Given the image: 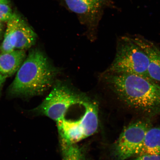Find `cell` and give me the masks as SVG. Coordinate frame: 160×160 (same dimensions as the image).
<instances>
[{
	"mask_svg": "<svg viewBox=\"0 0 160 160\" xmlns=\"http://www.w3.org/2000/svg\"><path fill=\"white\" fill-rule=\"evenodd\" d=\"M106 79L128 110L149 118L160 115V85L157 82L125 73H107Z\"/></svg>",
	"mask_w": 160,
	"mask_h": 160,
	"instance_id": "obj_1",
	"label": "cell"
},
{
	"mask_svg": "<svg viewBox=\"0 0 160 160\" xmlns=\"http://www.w3.org/2000/svg\"><path fill=\"white\" fill-rule=\"evenodd\" d=\"M58 72L42 52L32 49L10 86L9 93L17 97L42 94L52 85Z\"/></svg>",
	"mask_w": 160,
	"mask_h": 160,
	"instance_id": "obj_2",
	"label": "cell"
},
{
	"mask_svg": "<svg viewBox=\"0 0 160 160\" xmlns=\"http://www.w3.org/2000/svg\"><path fill=\"white\" fill-rule=\"evenodd\" d=\"M147 54L131 36L123 37L118 43L114 60L107 73L129 74L150 79Z\"/></svg>",
	"mask_w": 160,
	"mask_h": 160,
	"instance_id": "obj_3",
	"label": "cell"
},
{
	"mask_svg": "<svg viewBox=\"0 0 160 160\" xmlns=\"http://www.w3.org/2000/svg\"><path fill=\"white\" fill-rule=\"evenodd\" d=\"M88 99L85 96L78 93L65 84L58 82L41 104L32 112L57 122L65 118V114L71 106L82 105Z\"/></svg>",
	"mask_w": 160,
	"mask_h": 160,
	"instance_id": "obj_4",
	"label": "cell"
},
{
	"mask_svg": "<svg viewBox=\"0 0 160 160\" xmlns=\"http://www.w3.org/2000/svg\"><path fill=\"white\" fill-rule=\"evenodd\" d=\"M149 118L142 117L125 127L112 148L115 160H127L135 157L143 143L146 133L152 127Z\"/></svg>",
	"mask_w": 160,
	"mask_h": 160,
	"instance_id": "obj_5",
	"label": "cell"
},
{
	"mask_svg": "<svg viewBox=\"0 0 160 160\" xmlns=\"http://www.w3.org/2000/svg\"><path fill=\"white\" fill-rule=\"evenodd\" d=\"M132 37L147 54L149 60L148 77L153 81L160 82V49L152 42L141 36Z\"/></svg>",
	"mask_w": 160,
	"mask_h": 160,
	"instance_id": "obj_6",
	"label": "cell"
},
{
	"mask_svg": "<svg viewBox=\"0 0 160 160\" xmlns=\"http://www.w3.org/2000/svg\"><path fill=\"white\" fill-rule=\"evenodd\" d=\"M25 50H14L0 53V72L8 77L17 72L26 58Z\"/></svg>",
	"mask_w": 160,
	"mask_h": 160,
	"instance_id": "obj_7",
	"label": "cell"
},
{
	"mask_svg": "<svg viewBox=\"0 0 160 160\" xmlns=\"http://www.w3.org/2000/svg\"><path fill=\"white\" fill-rule=\"evenodd\" d=\"M57 123L61 142L74 144L85 138L79 120L72 121L64 118Z\"/></svg>",
	"mask_w": 160,
	"mask_h": 160,
	"instance_id": "obj_8",
	"label": "cell"
},
{
	"mask_svg": "<svg viewBox=\"0 0 160 160\" xmlns=\"http://www.w3.org/2000/svg\"><path fill=\"white\" fill-rule=\"evenodd\" d=\"M85 108L84 114L79 121L85 138L95 133L98 127V109L95 102L88 99L82 105Z\"/></svg>",
	"mask_w": 160,
	"mask_h": 160,
	"instance_id": "obj_9",
	"label": "cell"
},
{
	"mask_svg": "<svg viewBox=\"0 0 160 160\" xmlns=\"http://www.w3.org/2000/svg\"><path fill=\"white\" fill-rule=\"evenodd\" d=\"M15 49L25 50L35 45L37 35L31 27L19 15L16 30Z\"/></svg>",
	"mask_w": 160,
	"mask_h": 160,
	"instance_id": "obj_10",
	"label": "cell"
},
{
	"mask_svg": "<svg viewBox=\"0 0 160 160\" xmlns=\"http://www.w3.org/2000/svg\"><path fill=\"white\" fill-rule=\"evenodd\" d=\"M145 154L160 155V125L152 126L148 130L142 144L135 157Z\"/></svg>",
	"mask_w": 160,
	"mask_h": 160,
	"instance_id": "obj_11",
	"label": "cell"
},
{
	"mask_svg": "<svg viewBox=\"0 0 160 160\" xmlns=\"http://www.w3.org/2000/svg\"><path fill=\"white\" fill-rule=\"evenodd\" d=\"M19 15L14 13L13 17L7 22L4 39L0 46V53L11 52L14 51L16 44V26Z\"/></svg>",
	"mask_w": 160,
	"mask_h": 160,
	"instance_id": "obj_12",
	"label": "cell"
},
{
	"mask_svg": "<svg viewBox=\"0 0 160 160\" xmlns=\"http://www.w3.org/2000/svg\"><path fill=\"white\" fill-rule=\"evenodd\" d=\"M69 9L73 12L80 14L95 11L99 7L101 0H64Z\"/></svg>",
	"mask_w": 160,
	"mask_h": 160,
	"instance_id": "obj_13",
	"label": "cell"
},
{
	"mask_svg": "<svg viewBox=\"0 0 160 160\" xmlns=\"http://www.w3.org/2000/svg\"><path fill=\"white\" fill-rule=\"evenodd\" d=\"M61 143L63 160H86L82 149L76 143Z\"/></svg>",
	"mask_w": 160,
	"mask_h": 160,
	"instance_id": "obj_14",
	"label": "cell"
},
{
	"mask_svg": "<svg viewBox=\"0 0 160 160\" xmlns=\"http://www.w3.org/2000/svg\"><path fill=\"white\" fill-rule=\"evenodd\" d=\"M14 13L8 4L0 3V21L8 22L13 17Z\"/></svg>",
	"mask_w": 160,
	"mask_h": 160,
	"instance_id": "obj_15",
	"label": "cell"
},
{
	"mask_svg": "<svg viewBox=\"0 0 160 160\" xmlns=\"http://www.w3.org/2000/svg\"><path fill=\"white\" fill-rule=\"evenodd\" d=\"M134 160H160V155H143L138 156Z\"/></svg>",
	"mask_w": 160,
	"mask_h": 160,
	"instance_id": "obj_16",
	"label": "cell"
},
{
	"mask_svg": "<svg viewBox=\"0 0 160 160\" xmlns=\"http://www.w3.org/2000/svg\"><path fill=\"white\" fill-rule=\"evenodd\" d=\"M7 77L0 72V90L2 87L3 83H5Z\"/></svg>",
	"mask_w": 160,
	"mask_h": 160,
	"instance_id": "obj_17",
	"label": "cell"
},
{
	"mask_svg": "<svg viewBox=\"0 0 160 160\" xmlns=\"http://www.w3.org/2000/svg\"><path fill=\"white\" fill-rule=\"evenodd\" d=\"M9 0H0V3H5L9 4Z\"/></svg>",
	"mask_w": 160,
	"mask_h": 160,
	"instance_id": "obj_18",
	"label": "cell"
},
{
	"mask_svg": "<svg viewBox=\"0 0 160 160\" xmlns=\"http://www.w3.org/2000/svg\"><path fill=\"white\" fill-rule=\"evenodd\" d=\"M1 24H0V32H1Z\"/></svg>",
	"mask_w": 160,
	"mask_h": 160,
	"instance_id": "obj_19",
	"label": "cell"
},
{
	"mask_svg": "<svg viewBox=\"0 0 160 160\" xmlns=\"http://www.w3.org/2000/svg\"><path fill=\"white\" fill-rule=\"evenodd\" d=\"M101 1H102V0H101Z\"/></svg>",
	"mask_w": 160,
	"mask_h": 160,
	"instance_id": "obj_20",
	"label": "cell"
}]
</instances>
